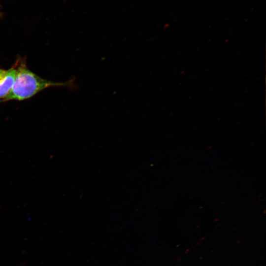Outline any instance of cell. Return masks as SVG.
Listing matches in <instances>:
<instances>
[{
	"label": "cell",
	"mask_w": 266,
	"mask_h": 266,
	"mask_svg": "<svg viewBox=\"0 0 266 266\" xmlns=\"http://www.w3.org/2000/svg\"><path fill=\"white\" fill-rule=\"evenodd\" d=\"M16 74V63L8 69L0 68V100L2 102L9 93Z\"/></svg>",
	"instance_id": "2"
},
{
	"label": "cell",
	"mask_w": 266,
	"mask_h": 266,
	"mask_svg": "<svg viewBox=\"0 0 266 266\" xmlns=\"http://www.w3.org/2000/svg\"><path fill=\"white\" fill-rule=\"evenodd\" d=\"M15 63L16 74L14 82L4 101L27 100L48 87L73 85V79L65 82H56L40 77L27 67L25 61L18 60Z\"/></svg>",
	"instance_id": "1"
},
{
	"label": "cell",
	"mask_w": 266,
	"mask_h": 266,
	"mask_svg": "<svg viewBox=\"0 0 266 266\" xmlns=\"http://www.w3.org/2000/svg\"><path fill=\"white\" fill-rule=\"evenodd\" d=\"M1 101L0 100V102H1Z\"/></svg>",
	"instance_id": "3"
}]
</instances>
